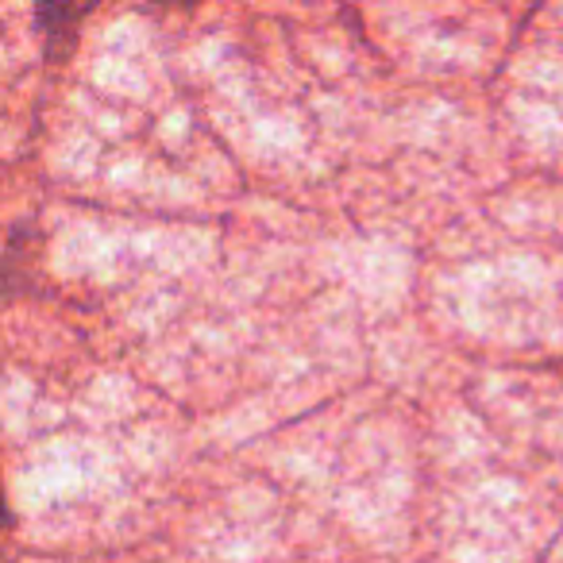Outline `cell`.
Returning a JSON list of instances; mask_svg holds the SVG:
<instances>
[{
	"label": "cell",
	"instance_id": "cell-1",
	"mask_svg": "<svg viewBox=\"0 0 563 563\" xmlns=\"http://www.w3.org/2000/svg\"><path fill=\"white\" fill-rule=\"evenodd\" d=\"M158 4H197V0H158Z\"/></svg>",
	"mask_w": 563,
	"mask_h": 563
}]
</instances>
